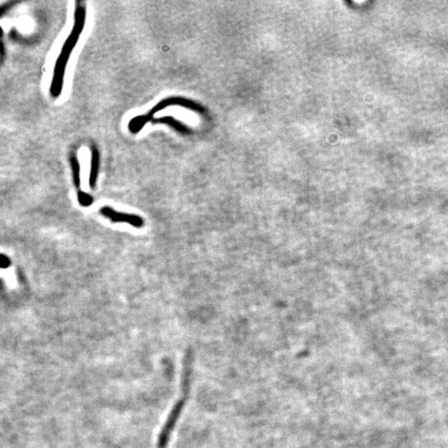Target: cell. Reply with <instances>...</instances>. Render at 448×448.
<instances>
[{"instance_id":"cell-1","label":"cell","mask_w":448,"mask_h":448,"mask_svg":"<svg viewBox=\"0 0 448 448\" xmlns=\"http://www.w3.org/2000/svg\"><path fill=\"white\" fill-rule=\"evenodd\" d=\"M86 6L83 2L76 3L74 25L73 30L64 43L63 49L55 63L53 79H52L50 93L52 97L57 98L62 94L66 67L69 63L71 52L75 49L81 36L86 23Z\"/></svg>"},{"instance_id":"cell-2","label":"cell","mask_w":448,"mask_h":448,"mask_svg":"<svg viewBox=\"0 0 448 448\" xmlns=\"http://www.w3.org/2000/svg\"><path fill=\"white\" fill-rule=\"evenodd\" d=\"M187 398L186 396H182V398L178 400V402L175 403L173 409H172L170 414L168 416L165 425L162 427L161 434L159 435L158 448H166L168 444H169L171 434L173 433L179 417H181Z\"/></svg>"},{"instance_id":"cell-3","label":"cell","mask_w":448,"mask_h":448,"mask_svg":"<svg viewBox=\"0 0 448 448\" xmlns=\"http://www.w3.org/2000/svg\"><path fill=\"white\" fill-rule=\"evenodd\" d=\"M99 212L103 217L109 219L113 223H125L135 227H142L145 224L144 219L139 216L121 213V212L111 209V207L104 206Z\"/></svg>"},{"instance_id":"cell-4","label":"cell","mask_w":448,"mask_h":448,"mask_svg":"<svg viewBox=\"0 0 448 448\" xmlns=\"http://www.w3.org/2000/svg\"><path fill=\"white\" fill-rule=\"evenodd\" d=\"M100 164V155L98 148L91 146V162L89 178V185L91 189H94L97 183Z\"/></svg>"},{"instance_id":"cell-5","label":"cell","mask_w":448,"mask_h":448,"mask_svg":"<svg viewBox=\"0 0 448 448\" xmlns=\"http://www.w3.org/2000/svg\"><path fill=\"white\" fill-rule=\"evenodd\" d=\"M70 163L71 170H73L74 185L78 191L81 190H80V186H81V174H80V172H81V169H80V164L77 156L71 155Z\"/></svg>"},{"instance_id":"cell-6","label":"cell","mask_w":448,"mask_h":448,"mask_svg":"<svg viewBox=\"0 0 448 448\" xmlns=\"http://www.w3.org/2000/svg\"><path fill=\"white\" fill-rule=\"evenodd\" d=\"M78 198L80 205L83 207H89L93 205L94 199L90 194L85 193L82 190H79L78 193Z\"/></svg>"},{"instance_id":"cell-7","label":"cell","mask_w":448,"mask_h":448,"mask_svg":"<svg viewBox=\"0 0 448 448\" xmlns=\"http://www.w3.org/2000/svg\"><path fill=\"white\" fill-rule=\"evenodd\" d=\"M11 265V261L9 258L7 257L5 254L1 255V267L5 269V268L10 267Z\"/></svg>"}]
</instances>
